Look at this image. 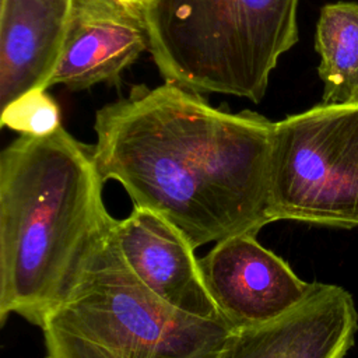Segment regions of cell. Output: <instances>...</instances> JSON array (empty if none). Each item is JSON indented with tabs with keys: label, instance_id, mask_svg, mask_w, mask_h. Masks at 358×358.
<instances>
[{
	"label": "cell",
	"instance_id": "6da1fadb",
	"mask_svg": "<svg viewBox=\"0 0 358 358\" xmlns=\"http://www.w3.org/2000/svg\"><path fill=\"white\" fill-rule=\"evenodd\" d=\"M274 122L211 106L172 83L133 87L95 115L94 155L133 207L151 210L197 249L259 234L268 214Z\"/></svg>",
	"mask_w": 358,
	"mask_h": 358
},
{
	"label": "cell",
	"instance_id": "7a4b0ae2",
	"mask_svg": "<svg viewBox=\"0 0 358 358\" xmlns=\"http://www.w3.org/2000/svg\"><path fill=\"white\" fill-rule=\"evenodd\" d=\"M94 145L63 126L0 154V323L42 326L115 235Z\"/></svg>",
	"mask_w": 358,
	"mask_h": 358
},
{
	"label": "cell",
	"instance_id": "3957f363",
	"mask_svg": "<svg viewBox=\"0 0 358 358\" xmlns=\"http://www.w3.org/2000/svg\"><path fill=\"white\" fill-rule=\"evenodd\" d=\"M299 0H152L148 52L165 80L197 94L259 103L298 42Z\"/></svg>",
	"mask_w": 358,
	"mask_h": 358
},
{
	"label": "cell",
	"instance_id": "277c9868",
	"mask_svg": "<svg viewBox=\"0 0 358 358\" xmlns=\"http://www.w3.org/2000/svg\"><path fill=\"white\" fill-rule=\"evenodd\" d=\"M46 358H220L234 329L155 296L115 235L71 295L41 326Z\"/></svg>",
	"mask_w": 358,
	"mask_h": 358
},
{
	"label": "cell",
	"instance_id": "5b68a950",
	"mask_svg": "<svg viewBox=\"0 0 358 358\" xmlns=\"http://www.w3.org/2000/svg\"><path fill=\"white\" fill-rule=\"evenodd\" d=\"M271 221L358 227V103H319L274 122Z\"/></svg>",
	"mask_w": 358,
	"mask_h": 358
},
{
	"label": "cell",
	"instance_id": "8992f818",
	"mask_svg": "<svg viewBox=\"0 0 358 358\" xmlns=\"http://www.w3.org/2000/svg\"><path fill=\"white\" fill-rule=\"evenodd\" d=\"M256 236H228L199 259L206 287L221 317L234 330L280 317L313 287V282L301 280L284 259L260 245Z\"/></svg>",
	"mask_w": 358,
	"mask_h": 358
},
{
	"label": "cell",
	"instance_id": "52a82bcc",
	"mask_svg": "<svg viewBox=\"0 0 358 358\" xmlns=\"http://www.w3.org/2000/svg\"><path fill=\"white\" fill-rule=\"evenodd\" d=\"M357 330L352 295L340 285L313 282L280 317L234 330L220 358H344Z\"/></svg>",
	"mask_w": 358,
	"mask_h": 358
},
{
	"label": "cell",
	"instance_id": "ba28073f",
	"mask_svg": "<svg viewBox=\"0 0 358 358\" xmlns=\"http://www.w3.org/2000/svg\"><path fill=\"white\" fill-rule=\"evenodd\" d=\"M115 239L129 268L161 301L193 316L222 319L206 287L194 248L164 217L133 207L124 220H117Z\"/></svg>",
	"mask_w": 358,
	"mask_h": 358
},
{
	"label": "cell",
	"instance_id": "9c48e42d",
	"mask_svg": "<svg viewBox=\"0 0 358 358\" xmlns=\"http://www.w3.org/2000/svg\"><path fill=\"white\" fill-rule=\"evenodd\" d=\"M148 48L143 17L115 0H71L63 52L49 87L83 91L115 84Z\"/></svg>",
	"mask_w": 358,
	"mask_h": 358
},
{
	"label": "cell",
	"instance_id": "30bf717a",
	"mask_svg": "<svg viewBox=\"0 0 358 358\" xmlns=\"http://www.w3.org/2000/svg\"><path fill=\"white\" fill-rule=\"evenodd\" d=\"M0 105L48 90L59 64L71 0H0Z\"/></svg>",
	"mask_w": 358,
	"mask_h": 358
},
{
	"label": "cell",
	"instance_id": "8fae6325",
	"mask_svg": "<svg viewBox=\"0 0 358 358\" xmlns=\"http://www.w3.org/2000/svg\"><path fill=\"white\" fill-rule=\"evenodd\" d=\"M323 105L358 103V3L337 1L320 10L315 34Z\"/></svg>",
	"mask_w": 358,
	"mask_h": 358
},
{
	"label": "cell",
	"instance_id": "7c38bea8",
	"mask_svg": "<svg viewBox=\"0 0 358 358\" xmlns=\"http://www.w3.org/2000/svg\"><path fill=\"white\" fill-rule=\"evenodd\" d=\"M1 126L24 136H48L62 126L59 106L46 90H32L1 108Z\"/></svg>",
	"mask_w": 358,
	"mask_h": 358
},
{
	"label": "cell",
	"instance_id": "4fadbf2b",
	"mask_svg": "<svg viewBox=\"0 0 358 358\" xmlns=\"http://www.w3.org/2000/svg\"><path fill=\"white\" fill-rule=\"evenodd\" d=\"M115 1L122 4L123 7H126L131 13L144 18V14L148 10L152 0H115Z\"/></svg>",
	"mask_w": 358,
	"mask_h": 358
}]
</instances>
